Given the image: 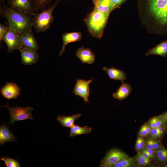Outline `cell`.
Segmentation results:
<instances>
[{
  "label": "cell",
  "instance_id": "6da1fadb",
  "mask_svg": "<svg viewBox=\"0 0 167 167\" xmlns=\"http://www.w3.org/2000/svg\"><path fill=\"white\" fill-rule=\"evenodd\" d=\"M141 24L149 33L167 35V0H136Z\"/></svg>",
  "mask_w": 167,
  "mask_h": 167
},
{
  "label": "cell",
  "instance_id": "7a4b0ae2",
  "mask_svg": "<svg viewBox=\"0 0 167 167\" xmlns=\"http://www.w3.org/2000/svg\"><path fill=\"white\" fill-rule=\"evenodd\" d=\"M0 4V15L18 33L21 35L32 31V17L7 6L5 2Z\"/></svg>",
  "mask_w": 167,
  "mask_h": 167
},
{
  "label": "cell",
  "instance_id": "3957f363",
  "mask_svg": "<svg viewBox=\"0 0 167 167\" xmlns=\"http://www.w3.org/2000/svg\"><path fill=\"white\" fill-rule=\"evenodd\" d=\"M110 12H102L93 9L84 20L93 36L100 39L103 36Z\"/></svg>",
  "mask_w": 167,
  "mask_h": 167
},
{
  "label": "cell",
  "instance_id": "277c9868",
  "mask_svg": "<svg viewBox=\"0 0 167 167\" xmlns=\"http://www.w3.org/2000/svg\"><path fill=\"white\" fill-rule=\"evenodd\" d=\"M58 3L56 2L50 7L33 14L32 27L37 32H44L49 29L54 20L52 15L54 9Z\"/></svg>",
  "mask_w": 167,
  "mask_h": 167
},
{
  "label": "cell",
  "instance_id": "5b68a950",
  "mask_svg": "<svg viewBox=\"0 0 167 167\" xmlns=\"http://www.w3.org/2000/svg\"><path fill=\"white\" fill-rule=\"evenodd\" d=\"M9 110L11 117L10 121L13 124L18 121L30 119L33 120L32 111L33 109L30 107L15 106L11 107L8 105L3 106Z\"/></svg>",
  "mask_w": 167,
  "mask_h": 167
},
{
  "label": "cell",
  "instance_id": "8992f818",
  "mask_svg": "<svg viewBox=\"0 0 167 167\" xmlns=\"http://www.w3.org/2000/svg\"><path fill=\"white\" fill-rule=\"evenodd\" d=\"M9 29L5 35L3 41L6 44L7 52L10 53L15 50H19L22 47L20 38V34L8 24Z\"/></svg>",
  "mask_w": 167,
  "mask_h": 167
},
{
  "label": "cell",
  "instance_id": "52a82bcc",
  "mask_svg": "<svg viewBox=\"0 0 167 167\" xmlns=\"http://www.w3.org/2000/svg\"><path fill=\"white\" fill-rule=\"evenodd\" d=\"M129 157V156L122 151L117 149L110 150L106 154L101 161L100 166L111 167L119 161Z\"/></svg>",
  "mask_w": 167,
  "mask_h": 167
},
{
  "label": "cell",
  "instance_id": "ba28073f",
  "mask_svg": "<svg viewBox=\"0 0 167 167\" xmlns=\"http://www.w3.org/2000/svg\"><path fill=\"white\" fill-rule=\"evenodd\" d=\"M11 8L32 16L34 13L33 11L32 0H8Z\"/></svg>",
  "mask_w": 167,
  "mask_h": 167
},
{
  "label": "cell",
  "instance_id": "9c48e42d",
  "mask_svg": "<svg viewBox=\"0 0 167 167\" xmlns=\"http://www.w3.org/2000/svg\"><path fill=\"white\" fill-rule=\"evenodd\" d=\"M93 79L88 80L82 79L76 80L73 92L76 96H78L83 98L85 103L88 102L90 90L89 84L91 83Z\"/></svg>",
  "mask_w": 167,
  "mask_h": 167
},
{
  "label": "cell",
  "instance_id": "30bf717a",
  "mask_svg": "<svg viewBox=\"0 0 167 167\" xmlns=\"http://www.w3.org/2000/svg\"><path fill=\"white\" fill-rule=\"evenodd\" d=\"M20 38L22 47L35 52L39 49V44L32 31L20 35Z\"/></svg>",
  "mask_w": 167,
  "mask_h": 167
},
{
  "label": "cell",
  "instance_id": "8fae6325",
  "mask_svg": "<svg viewBox=\"0 0 167 167\" xmlns=\"http://www.w3.org/2000/svg\"><path fill=\"white\" fill-rule=\"evenodd\" d=\"M3 96L8 99L17 98L20 94V89L16 84L8 82L4 85L1 90Z\"/></svg>",
  "mask_w": 167,
  "mask_h": 167
},
{
  "label": "cell",
  "instance_id": "7c38bea8",
  "mask_svg": "<svg viewBox=\"0 0 167 167\" xmlns=\"http://www.w3.org/2000/svg\"><path fill=\"white\" fill-rule=\"evenodd\" d=\"M19 50L21 55V62L23 64L32 65L37 62L39 56L36 52L23 47Z\"/></svg>",
  "mask_w": 167,
  "mask_h": 167
},
{
  "label": "cell",
  "instance_id": "4fadbf2b",
  "mask_svg": "<svg viewBox=\"0 0 167 167\" xmlns=\"http://www.w3.org/2000/svg\"><path fill=\"white\" fill-rule=\"evenodd\" d=\"M76 55L83 63L92 64L95 61V55L88 48H84L83 46L79 48L76 53Z\"/></svg>",
  "mask_w": 167,
  "mask_h": 167
},
{
  "label": "cell",
  "instance_id": "5bb4252c",
  "mask_svg": "<svg viewBox=\"0 0 167 167\" xmlns=\"http://www.w3.org/2000/svg\"><path fill=\"white\" fill-rule=\"evenodd\" d=\"M81 37V33L79 32H66L63 34L62 35V45L59 54V56H61L64 52L65 47L67 44L70 43L80 41Z\"/></svg>",
  "mask_w": 167,
  "mask_h": 167
},
{
  "label": "cell",
  "instance_id": "9a60e30c",
  "mask_svg": "<svg viewBox=\"0 0 167 167\" xmlns=\"http://www.w3.org/2000/svg\"><path fill=\"white\" fill-rule=\"evenodd\" d=\"M131 85L128 83H123L120 85L116 92L113 94V97L118 100L122 101L131 94L132 91Z\"/></svg>",
  "mask_w": 167,
  "mask_h": 167
},
{
  "label": "cell",
  "instance_id": "2e32d148",
  "mask_svg": "<svg viewBox=\"0 0 167 167\" xmlns=\"http://www.w3.org/2000/svg\"><path fill=\"white\" fill-rule=\"evenodd\" d=\"M94 4V10L104 13H111L118 7L110 0H98Z\"/></svg>",
  "mask_w": 167,
  "mask_h": 167
},
{
  "label": "cell",
  "instance_id": "e0dca14e",
  "mask_svg": "<svg viewBox=\"0 0 167 167\" xmlns=\"http://www.w3.org/2000/svg\"><path fill=\"white\" fill-rule=\"evenodd\" d=\"M103 69L106 72L110 79L120 80L122 83H124L123 80L126 79L125 72L120 70L113 67L107 68L105 66H104Z\"/></svg>",
  "mask_w": 167,
  "mask_h": 167
},
{
  "label": "cell",
  "instance_id": "ac0fdd59",
  "mask_svg": "<svg viewBox=\"0 0 167 167\" xmlns=\"http://www.w3.org/2000/svg\"><path fill=\"white\" fill-rule=\"evenodd\" d=\"M146 55L147 56L156 55L163 57H167V39L149 49L146 53Z\"/></svg>",
  "mask_w": 167,
  "mask_h": 167
},
{
  "label": "cell",
  "instance_id": "d6986e66",
  "mask_svg": "<svg viewBox=\"0 0 167 167\" xmlns=\"http://www.w3.org/2000/svg\"><path fill=\"white\" fill-rule=\"evenodd\" d=\"M16 140V138L7 127L4 125L0 126V143L1 145L7 142H14Z\"/></svg>",
  "mask_w": 167,
  "mask_h": 167
},
{
  "label": "cell",
  "instance_id": "ffe728a7",
  "mask_svg": "<svg viewBox=\"0 0 167 167\" xmlns=\"http://www.w3.org/2000/svg\"><path fill=\"white\" fill-rule=\"evenodd\" d=\"M81 116V114L79 113L70 116L59 115L57 117L56 119L63 126L71 128L74 125L75 121Z\"/></svg>",
  "mask_w": 167,
  "mask_h": 167
},
{
  "label": "cell",
  "instance_id": "44dd1931",
  "mask_svg": "<svg viewBox=\"0 0 167 167\" xmlns=\"http://www.w3.org/2000/svg\"><path fill=\"white\" fill-rule=\"evenodd\" d=\"M71 128L70 137H73L75 136L84 134H89L92 131V128L87 126L81 127L74 125Z\"/></svg>",
  "mask_w": 167,
  "mask_h": 167
},
{
  "label": "cell",
  "instance_id": "7402d4cb",
  "mask_svg": "<svg viewBox=\"0 0 167 167\" xmlns=\"http://www.w3.org/2000/svg\"><path fill=\"white\" fill-rule=\"evenodd\" d=\"M154 159L156 163L160 166L167 161V149L163 146L156 151Z\"/></svg>",
  "mask_w": 167,
  "mask_h": 167
},
{
  "label": "cell",
  "instance_id": "603a6c76",
  "mask_svg": "<svg viewBox=\"0 0 167 167\" xmlns=\"http://www.w3.org/2000/svg\"><path fill=\"white\" fill-rule=\"evenodd\" d=\"M137 165L136 158L135 157L127 158L117 162L111 167H131Z\"/></svg>",
  "mask_w": 167,
  "mask_h": 167
},
{
  "label": "cell",
  "instance_id": "cb8c5ba5",
  "mask_svg": "<svg viewBox=\"0 0 167 167\" xmlns=\"http://www.w3.org/2000/svg\"><path fill=\"white\" fill-rule=\"evenodd\" d=\"M54 0H32L33 11L34 13L45 9L46 6ZM59 2L60 0H56Z\"/></svg>",
  "mask_w": 167,
  "mask_h": 167
},
{
  "label": "cell",
  "instance_id": "d4e9b609",
  "mask_svg": "<svg viewBox=\"0 0 167 167\" xmlns=\"http://www.w3.org/2000/svg\"><path fill=\"white\" fill-rule=\"evenodd\" d=\"M167 132L166 126L152 128L149 135L154 139L160 140Z\"/></svg>",
  "mask_w": 167,
  "mask_h": 167
},
{
  "label": "cell",
  "instance_id": "484cf974",
  "mask_svg": "<svg viewBox=\"0 0 167 167\" xmlns=\"http://www.w3.org/2000/svg\"><path fill=\"white\" fill-rule=\"evenodd\" d=\"M148 123L152 128L166 126V123L162 119L161 115L152 118L149 120Z\"/></svg>",
  "mask_w": 167,
  "mask_h": 167
},
{
  "label": "cell",
  "instance_id": "4316f807",
  "mask_svg": "<svg viewBox=\"0 0 167 167\" xmlns=\"http://www.w3.org/2000/svg\"><path fill=\"white\" fill-rule=\"evenodd\" d=\"M137 165L138 167H143L148 165L150 160L146 157L141 152H138L135 156Z\"/></svg>",
  "mask_w": 167,
  "mask_h": 167
},
{
  "label": "cell",
  "instance_id": "83f0119b",
  "mask_svg": "<svg viewBox=\"0 0 167 167\" xmlns=\"http://www.w3.org/2000/svg\"><path fill=\"white\" fill-rule=\"evenodd\" d=\"M151 127L148 122L144 123L140 128L138 134L139 136L146 137L149 135Z\"/></svg>",
  "mask_w": 167,
  "mask_h": 167
},
{
  "label": "cell",
  "instance_id": "f1b7e54d",
  "mask_svg": "<svg viewBox=\"0 0 167 167\" xmlns=\"http://www.w3.org/2000/svg\"><path fill=\"white\" fill-rule=\"evenodd\" d=\"M146 142L144 137L138 136L135 144V149L138 153L146 147Z\"/></svg>",
  "mask_w": 167,
  "mask_h": 167
},
{
  "label": "cell",
  "instance_id": "f546056e",
  "mask_svg": "<svg viewBox=\"0 0 167 167\" xmlns=\"http://www.w3.org/2000/svg\"><path fill=\"white\" fill-rule=\"evenodd\" d=\"M1 160L4 162L7 167H19V163L16 160L9 157L1 158Z\"/></svg>",
  "mask_w": 167,
  "mask_h": 167
},
{
  "label": "cell",
  "instance_id": "4dcf8cb0",
  "mask_svg": "<svg viewBox=\"0 0 167 167\" xmlns=\"http://www.w3.org/2000/svg\"><path fill=\"white\" fill-rule=\"evenodd\" d=\"M151 138L152 149L155 151H157L163 146L160 140Z\"/></svg>",
  "mask_w": 167,
  "mask_h": 167
},
{
  "label": "cell",
  "instance_id": "1f68e13d",
  "mask_svg": "<svg viewBox=\"0 0 167 167\" xmlns=\"http://www.w3.org/2000/svg\"><path fill=\"white\" fill-rule=\"evenodd\" d=\"M9 29V26H6L0 23V41H3L4 37Z\"/></svg>",
  "mask_w": 167,
  "mask_h": 167
},
{
  "label": "cell",
  "instance_id": "d6a6232c",
  "mask_svg": "<svg viewBox=\"0 0 167 167\" xmlns=\"http://www.w3.org/2000/svg\"><path fill=\"white\" fill-rule=\"evenodd\" d=\"M144 148L149 155L151 160L153 159H155L156 152L152 149H150L146 148Z\"/></svg>",
  "mask_w": 167,
  "mask_h": 167
},
{
  "label": "cell",
  "instance_id": "836d02e7",
  "mask_svg": "<svg viewBox=\"0 0 167 167\" xmlns=\"http://www.w3.org/2000/svg\"><path fill=\"white\" fill-rule=\"evenodd\" d=\"M115 6L118 7L122 3L126 2V0H110Z\"/></svg>",
  "mask_w": 167,
  "mask_h": 167
},
{
  "label": "cell",
  "instance_id": "e575fe53",
  "mask_svg": "<svg viewBox=\"0 0 167 167\" xmlns=\"http://www.w3.org/2000/svg\"><path fill=\"white\" fill-rule=\"evenodd\" d=\"M145 148L152 149L151 137L148 138L146 140Z\"/></svg>",
  "mask_w": 167,
  "mask_h": 167
},
{
  "label": "cell",
  "instance_id": "d590c367",
  "mask_svg": "<svg viewBox=\"0 0 167 167\" xmlns=\"http://www.w3.org/2000/svg\"><path fill=\"white\" fill-rule=\"evenodd\" d=\"M141 152L143 153V155L147 158L149 159L150 160H151L150 157L149 155L147 152L146 151L144 148L141 151Z\"/></svg>",
  "mask_w": 167,
  "mask_h": 167
},
{
  "label": "cell",
  "instance_id": "8d00e7d4",
  "mask_svg": "<svg viewBox=\"0 0 167 167\" xmlns=\"http://www.w3.org/2000/svg\"><path fill=\"white\" fill-rule=\"evenodd\" d=\"M162 119L165 123H167V111L161 115Z\"/></svg>",
  "mask_w": 167,
  "mask_h": 167
},
{
  "label": "cell",
  "instance_id": "74e56055",
  "mask_svg": "<svg viewBox=\"0 0 167 167\" xmlns=\"http://www.w3.org/2000/svg\"><path fill=\"white\" fill-rule=\"evenodd\" d=\"M161 167H167V161L165 162L161 165Z\"/></svg>",
  "mask_w": 167,
  "mask_h": 167
},
{
  "label": "cell",
  "instance_id": "f35d334b",
  "mask_svg": "<svg viewBox=\"0 0 167 167\" xmlns=\"http://www.w3.org/2000/svg\"><path fill=\"white\" fill-rule=\"evenodd\" d=\"M98 0H92L93 3L94 4Z\"/></svg>",
  "mask_w": 167,
  "mask_h": 167
},
{
  "label": "cell",
  "instance_id": "ab89813d",
  "mask_svg": "<svg viewBox=\"0 0 167 167\" xmlns=\"http://www.w3.org/2000/svg\"><path fill=\"white\" fill-rule=\"evenodd\" d=\"M5 0H0V2H5Z\"/></svg>",
  "mask_w": 167,
  "mask_h": 167
},
{
  "label": "cell",
  "instance_id": "60d3db41",
  "mask_svg": "<svg viewBox=\"0 0 167 167\" xmlns=\"http://www.w3.org/2000/svg\"><path fill=\"white\" fill-rule=\"evenodd\" d=\"M166 128L167 131V123L166 124Z\"/></svg>",
  "mask_w": 167,
  "mask_h": 167
}]
</instances>
